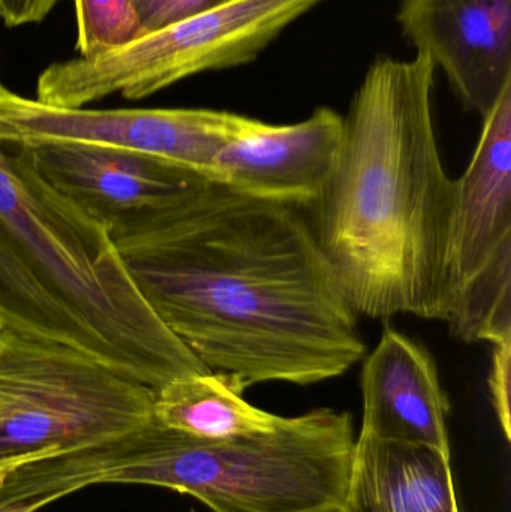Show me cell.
<instances>
[{
    "instance_id": "5b68a950",
    "label": "cell",
    "mask_w": 511,
    "mask_h": 512,
    "mask_svg": "<svg viewBox=\"0 0 511 512\" xmlns=\"http://www.w3.org/2000/svg\"><path fill=\"white\" fill-rule=\"evenodd\" d=\"M153 396L81 352L0 331V477L146 426Z\"/></svg>"
},
{
    "instance_id": "d6986e66",
    "label": "cell",
    "mask_w": 511,
    "mask_h": 512,
    "mask_svg": "<svg viewBox=\"0 0 511 512\" xmlns=\"http://www.w3.org/2000/svg\"><path fill=\"white\" fill-rule=\"evenodd\" d=\"M65 496V493L53 492L17 499V501L0 502V512H36L45 505L53 504V502L59 501Z\"/></svg>"
},
{
    "instance_id": "3957f363",
    "label": "cell",
    "mask_w": 511,
    "mask_h": 512,
    "mask_svg": "<svg viewBox=\"0 0 511 512\" xmlns=\"http://www.w3.org/2000/svg\"><path fill=\"white\" fill-rule=\"evenodd\" d=\"M0 331L81 352L153 391L209 370L135 285L110 225L0 146Z\"/></svg>"
},
{
    "instance_id": "e0dca14e",
    "label": "cell",
    "mask_w": 511,
    "mask_h": 512,
    "mask_svg": "<svg viewBox=\"0 0 511 512\" xmlns=\"http://www.w3.org/2000/svg\"><path fill=\"white\" fill-rule=\"evenodd\" d=\"M492 366L489 373L492 403L507 441H511L510 387L511 339L492 343Z\"/></svg>"
},
{
    "instance_id": "9c48e42d",
    "label": "cell",
    "mask_w": 511,
    "mask_h": 512,
    "mask_svg": "<svg viewBox=\"0 0 511 512\" xmlns=\"http://www.w3.org/2000/svg\"><path fill=\"white\" fill-rule=\"evenodd\" d=\"M396 21L480 116L511 86V0H399Z\"/></svg>"
},
{
    "instance_id": "ac0fdd59",
    "label": "cell",
    "mask_w": 511,
    "mask_h": 512,
    "mask_svg": "<svg viewBox=\"0 0 511 512\" xmlns=\"http://www.w3.org/2000/svg\"><path fill=\"white\" fill-rule=\"evenodd\" d=\"M57 2L59 0H0V20L6 27L41 23Z\"/></svg>"
},
{
    "instance_id": "ba28073f",
    "label": "cell",
    "mask_w": 511,
    "mask_h": 512,
    "mask_svg": "<svg viewBox=\"0 0 511 512\" xmlns=\"http://www.w3.org/2000/svg\"><path fill=\"white\" fill-rule=\"evenodd\" d=\"M252 122L243 114L209 108L56 107L0 86V146L113 147L155 156L209 180L222 147Z\"/></svg>"
},
{
    "instance_id": "277c9868",
    "label": "cell",
    "mask_w": 511,
    "mask_h": 512,
    "mask_svg": "<svg viewBox=\"0 0 511 512\" xmlns=\"http://www.w3.org/2000/svg\"><path fill=\"white\" fill-rule=\"evenodd\" d=\"M353 417L330 408L276 429L198 439L150 421L99 447L0 477V502L65 495L93 484H141L191 495L212 512H335L347 505L356 459Z\"/></svg>"
},
{
    "instance_id": "6da1fadb",
    "label": "cell",
    "mask_w": 511,
    "mask_h": 512,
    "mask_svg": "<svg viewBox=\"0 0 511 512\" xmlns=\"http://www.w3.org/2000/svg\"><path fill=\"white\" fill-rule=\"evenodd\" d=\"M108 225L162 324L242 393L329 381L368 354L306 207L201 179Z\"/></svg>"
},
{
    "instance_id": "52a82bcc",
    "label": "cell",
    "mask_w": 511,
    "mask_h": 512,
    "mask_svg": "<svg viewBox=\"0 0 511 512\" xmlns=\"http://www.w3.org/2000/svg\"><path fill=\"white\" fill-rule=\"evenodd\" d=\"M483 119L455 180L446 249V315L459 342L511 339V86Z\"/></svg>"
},
{
    "instance_id": "7c38bea8",
    "label": "cell",
    "mask_w": 511,
    "mask_h": 512,
    "mask_svg": "<svg viewBox=\"0 0 511 512\" xmlns=\"http://www.w3.org/2000/svg\"><path fill=\"white\" fill-rule=\"evenodd\" d=\"M27 149L39 173L57 191L107 224L155 209L206 179L131 150L77 144H42Z\"/></svg>"
},
{
    "instance_id": "30bf717a",
    "label": "cell",
    "mask_w": 511,
    "mask_h": 512,
    "mask_svg": "<svg viewBox=\"0 0 511 512\" xmlns=\"http://www.w3.org/2000/svg\"><path fill=\"white\" fill-rule=\"evenodd\" d=\"M342 131L344 117L329 107L290 125L255 119L222 147L212 180L251 197L311 206L332 173Z\"/></svg>"
},
{
    "instance_id": "7a4b0ae2",
    "label": "cell",
    "mask_w": 511,
    "mask_h": 512,
    "mask_svg": "<svg viewBox=\"0 0 511 512\" xmlns=\"http://www.w3.org/2000/svg\"><path fill=\"white\" fill-rule=\"evenodd\" d=\"M435 66L375 57L344 117L326 185L306 207L321 252L357 315H446L455 180L435 135Z\"/></svg>"
},
{
    "instance_id": "44dd1931",
    "label": "cell",
    "mask_w": 511,
    "mask_h": 512,
    "mask_svg": "<svg viewBox=\"0 0 511 512\" xmlns=\"http://www.w3.org/2000/svg\"><path fill=\"white\" fill-rule=\"evenodd\" d=\"M0 86H3L2 78H0Z\"/></svg>"
},
{
    "instance_id": "4fadbf2b",
    "label": "cell",
    "mask_w": 511,
    "mask_h": 512,
    "mask_svg": "<svg viewBox=\"0 0 511 512\" xmlns=\"http://www.w3.org/2000/svg\"><path fill=\"white\" fill-rule=\"evenodd\" d=\"M351 512H459L452 459L417 445L357 436Z\"/></svg>"
},
{
    "instance_id": "2e32d148",
    "label": "cell",
    "mask_w": 511,
    "mask_h": 512,
    "mask_svg": "<svg viewBox=\"0 0 511 512\" xmlns=\"http://www.w3.org/2000/svg\"><path fill=\"white\" fill-rule=\"evenodd\" d=\"M144 35L209 11L224 0H132Z\"/></svg>"
},
{
    "instance_id": "5bb4252c",
    "label": "cell",
    "mask_w": 511,
    "mask_h": 512,
    "mask_svg": "<svg viewBox=\"0 0 511 512\" xmlns=\"http://www.w3.org/2000/svg\"><path fill=\"white\" fill-rule=\"evenodd\" d=\"M155 423L198 439H230L276 429L281 415L255 408L216 373H194L162 385L153 396Z\"/></svg>"
},
{
    "instance_id": "8992f818",
    "label": "cell",
    "mask_w": 511,
    "mask_h": 512,
    "mask_svg": "<svg viewBox=\"0 0 511 512\" xmlns=\"http://www.w3.org/2000/svg\"><path fill=\"white\" fill-rule=\"evenodd\" d=\"M321 2L224 0L117 50L51 63L38 77L36 99L72 108L113 95L140 101L194 75L248 65Z\"/></svg>"
},
{
    "instance_id": "ffe728a7",
    "label": "cell",
    "mask_w": 511,
    "mask_h": 512,
    "mask_svg": "<svg viewBox=\"0 0 511 512\" xmlns=\"http://www.w3.org/2000/svg\"><path fill=\"white\" fill-rule=\"evenodd\" d=\"M335 512H350L347 510V507L341 508V510L335 511Z\"/></svg>"
},
{
    "instance_id": "8fae6325",
    "label": "cell",
    "mask_w": 511,
    "mask_h": 512,
    "mask_svg": "<svg viewBox=\"0 0 511 512\" xmlns=\"http://www.w3.org/2000/svg\"><path fill=\"white\" fill-rule=\"evenodd\" d=\"M362 361L359 438L431 448L452 459L450 400L431 352L384 325L377 346Z\"/></svg>"
},
{
    "instance_id": "9a60e30c",
    "label": "cell",
    "mask_w": 511,
    "mask_h": 512,
    "mask_svg": "<svg viewBox=\"0 0 511 512\" xmlns=\"http://www.w3.org/2000/svg\"><path fill=\"white\" fill-rule=\"evenodd\" d=\"M77 51L96 56L125 47L144 36L132 0H74Z\"/></svg>"
},
{
    "instance_id": "7402d4cb",
    "label": "cell",
    "mask_w": 511,
    "mask_h": 512,
    "mask_svg": "<svg viewBox=\"0 0 511 512\" xmlns=\"http://www.w3.org/2000/svg\"><path fill=\"white\" fill-rule=\"evenodd\" d=\"M191 512H195V511H191Z\"/></svg>"
}]
</instances>
